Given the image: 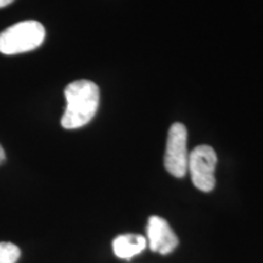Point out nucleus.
Segmentation results:
<instances>
[{"instance_id": "obj_7", "label": "nucleus", "mask_w": 263, "mask_h": 263, "mask_svg": "<svg viewBox=\"0 0 263 263\" xmlns=\"http://www.w3.org/2000/svg\"><path fill=\"white\" fill-rule=\"evenodd\" d=\"M21 256V250L12 242L0 241V263H16Z\"/></svg>"}, {"instance_id": "obj_8", "label": "nucleus", "mask_w": 263, "mask_h": 263, "mask_svg": "<svg viewBox=\"0 0 263 263\" xmlns=\"http://www.w3.org/2000/svg\"><path fill=\"white\" fill-rule=\"evenodd\" d=\"M5 161V151L3 149V146L0 145V164Z\"/></svg>"}, {"instance_id": "obj_9", "label": "nucleus", "mask_w": 263, "mask_h": 263, "mask_svg": "<svg viewBox=\"0 0 263 263\" xmlns=\"http://www.w3.org/2000/svg\"><path fill=\"white\" fill-rule=\"evenodd\" d=\"M14 0H0V8H4V6L11 4Z\"/></svg>"}, {"instance_id": "obj_3", "label": "nucleus", "mask_w": 263, "mask_h": 263, "mask_svg": "<svg viewBox=\"0 0 263 263\" xmlns=\"http://www.w3.org/2000/svg\"><path fill=\"white\" fill-rule=\"evenodd\" d=\"M188 130L183 123H173L168 130L164 153V167L172 176L182 178L188 171Z\"/></svg>"}, {"instance_id": "obj_5", "label": "nucleus", "mask_w": 263, "mask_h": 263, "mask_svg": "<svg viewBox=\"0 0 263 263\" xmlns=\"http://www.w3.org/2000/svg\"><path fill=\"white\" fill-rule=\"evenodd\" d=\"M147 242L151 251L161 255H168L176 250L179 244L176 233L171 228L168 222L162 217L151 216L147 222Z\"/></svg>"}, {"instance_id": "obj_2", "label": "nucleus", "mask_w": 263, "mask_h": 263, "mask_svg": "<svg viewBox=\"0 0 263 263\" xmlns=\"http://www.w3.org/2000/svg\"><path fill=\"white\" fill-rule=\"evenodd\" d=\"M45 28L38 21H22L0 33V52L4 55L22 54L41 47Z\"/></svg>"}, {"instance_id": "obj_1", "label": "nucleus", "mask_w": 263, "mask_h": 263, "mask_svg": "<svg viewBox=\"0 0 263 263\" xmlns=\"http://www.w3.org/2000/svg\"><path fill=\"white\" fill-rule=\"evenodd\" d=\"M66 110L61 118L65 129H77L93 120L100 101V90L94 82L80 80L65 89Z\"/></svg>"}, {"instance_id": "obj_4", "label": "nucleus", "mask_w": 263, "mask_h": 263, "mask_svg": "<svg viewBox=\"0 0 263 263\" xmlns=\"http://www.w3.org/2000/svg\"><path fill=\"white\" fill-rule=\"evenodd\" d=\"M216 166L217 155L210 145H199L189 154L188 170L197 189L209 193L215 188Z\"/></svg>"}, {"instance_id": "obj_6", "label": "nucleus", "mask_w": 263, "mask_h": 263, "mask_svg": "<svg viewBox=\"0 0 263 263\" xmlns=\"http://www.w3.org/2000/svg\"><path fill=\"white\" fill-rule=\"evenodd\" d=\"M147 246V240L143 235L123 234L117 236L112 242V249L117 257L130 259L136 255H139Z\"/></svg>"}]
</instances>
